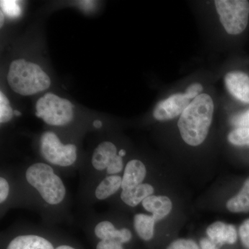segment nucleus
Returning <instances> with one entry per match:
<instances>
[{
	"label": "nucleus",
	"mask_w": 249,
	"mask_h": 249,
	"mask_svg": "<svg viewBox=\"0 0 249 249\" xmlns=\"http://www.w3.org/2000/svg\"><path fill=\"white\" fill-rule=\"evenodd\" d=\"M213 111V101L206 93H201L190 103L178 122L180 134L187 144L197 146L204 142L209 134Z\"/></svg>",
	"instance_id": "obj_1"
},
{
	"label": "nucleus",
	"mask_w": 249,
	"mask_h": 249,
	"mask_svg": "<svg viewBox=\"0 0 249 249\" xmlns=\"http://www.w3.org/2000/svg\"><path fill=\"white\" fill-rule=\"evenodd\" d=\"M8 83L15 92L31 96L48 89L51 79L37 64L18 59L11 62L7 75Z\"/></svg>",
	"instance_id": "obj_2"
},
{
	"label": "nucleus",
	"mask_w": 249,
	"mask_h": 249,
	"mask_svg": "<svg viewBox=\"0 0 249 249\" xmlns=\"http://www.w3.org/2000/svg\"><path fill=\"white\" fill-rule=\"evenodd\" d=\"M26 178L48 204H60L65 198L66 189L64 183L50 165L42 163L31 165L26 172Z\"/></svg>",
	"instance_id": "obj_3"
},
{
	"label": "nucleus",
	"mask_w": 249,
	"mask_h": 249,
	"mask_svg": "<svg viewBox=\"0 0 249 249\" xmlns=\"http://www.w3.org/2000/svg\"><path fill=\"white\" fill-rule=\"evenodd\" d=\"M73 108L68 100L47 93L36 103V116L50 125H66L73 119Z\"/></svg>",
	"instance_id": "obj_4"
},
{
	"label": "nucleus",
	"mask_w": 249,
	"mask_h": 249,
	"mask_svg": "<svg viewBox=\"0 0 249 249\" xmlns=\"http://www.w3.org/2000/svg\"><path fill=\"white\" fill-rule=\"evenodd\" d=\"M219 20L228 34L237 35L248 24L249 3L245 0H216Z\"/></svg>",
	"instance_id": "obj_5"
},
{
	"label": "nucleus",
	"mask_w": 249,
	"mask_h": 249,
	"mask_svg": "<svg viewBox=\"0 0 249 249\" xmlns=\"http://www.w3.org/2000/svg\"><path fill=\"white\" fill-rule=\"evenodd\" d=\"M40 152L49 163L59 166H70L77 158L76 145H64L58 136L52 132H46L41 136Z\"/></svg>",
	"instance_id": "obj_6"
},
{
	"label": "nucleus",
	"mask_w": 249,
	"mask_h": 249,
	"mask_svg": "<svg viewBox=\"0 0 249 249\" xmlns=\"http://www.w3.org/2000/svg\"><path fill=\"white\" fill-rule=\"evenodd\" d=\"M191 103L185 93H175L160 101L156 106L153 116L157 120H170L182 114Z\"/></svg>",
	"instance_id": "obj_7"
},
{
	"label": "nucleus",
	"mask_w": 249,
	"mask_h": 249,
	"mask_svg": "<svg viewBox=\"0 0 249 249\" xmlns=\"http://www.w3.org/2000/svg\"><path fill=\"white\" fill-rule=\"evenodd\" d=\"M225 84L229 92L239 101L249 103V77L241 71H232L225 76Z\"/></svg>",
	"instance_id": "obj_8"
},
{
	"label": "nucleus",
	"mask_w": 249,
	"mask_h": 249,
	"mask_svg": "<svg viewBox=\"0 0 249 249\" xmlns=\"http://www.w3.org/2000/svg\"><path fill=\"white\" fill-rule=\"evenodd\" d=\"M210 240L220 247L229 244L233 245L237 240V231L231 224L222 222H214L206 231Z\"/></svg>",
	"instance_id": "obj_9"
},
{
	"label": "nucleus",
	"mask_w": 249,
	"mask_h": 249,
	"mask_svg": "<svg viewBox=\"0 0 249 249\" xmlns=\"http://www.w3.org/2000/svg\"><path fill=\"white\" fill-rule=\"evenodd\" d=\"M146 168L140 160H131L126 165L121 188L123 191L132 189L142 184L146 176Z\"/></svg>",
	"instance_id": "obj_10"
},
{
	"label": "nucleus",
	"mask_w": 249,
	"mask_h": 249,
	"mask_svg": "<svg viewBox=\"0 0 249 249\" xmlns=\"http://www.w3.org/2000/svg\"><path fill=\"white\" fill-rule=\"evenodd\" d=\"M142 204L144 209L152 213L155 222L166 217L173 207L171 200L165 196H149L142 201Z\"/></svg>",
	"instance_id": "obj_11"
},
{
	"label": "nucleus",
	"mask_w": 249,
	"mask_h": 249,
	"mask_svg": "<svg viewBox=\"0 0 249 249\" xmlns=\"http://www.w3.org/2000/svg\"><path fill=\"white\" fill-rule=\"evenodd\" d=\"M117 155V149L112 142H101L93 152L91 163L97 170L107 169L108 165L114 157Z\"/></svg>",
	"instance_id": "obj_12"
},
{
	"label": "nucleus",
	"mask_w": 249,
	"mask_h": 249,
	"mask_svg": "<svg viewBox=\"0 0 249 249\" xmlns=\"http://www.w3.org/2000/svg\"><path fill=\"white\" fill-rule=\"evenodd\" d=\"M7 249H54L50 242L37 235H20L16 237Z\"/></svg>",
	"instance_id": "obj_13"
},
{
	"label": "nucleus",
	"mask_w": 249,
	"mask_h": 249,
	"mask_svg": "<svg viewBox=\"0 0 249 249\" xmlns=\"http://www.w3.org/2000/svg\"><path fill=\"white\" fill-rule=\"evenodd\" d=\"M154 191L155 190L151 185L148 183H142L132 189L123 191L121 194V198L124 204L132 207H135L149 196H152Z\"/></svg>",
	"instance_id": "obj_14"
},
{
	"label": "nucleus",
	"mask_w": 249,
	"mask_h": 249,
	"mask_svg": "<svg viewBox=\"0 0 249 249\" xmlns=\"http://www.w3.org/2000/svg\"><path fill=\"white\" fill-rule=\"evenodd\" d=\"M122 178L119 175H110L104 178L96 188L95 195L99 200H104L115 194L121 188Z\"/></svg>",
	"instance_id": "obj_15"
},
{
	"label": "nucleus",
	"mask_w": 249,
	"mask_h": 249,
	"mask_svg": "<svg viewBox=\"0 0 249 249\" xmlns=\"http://www.w3.org/2000/svg\"><path fill=\"white\" fill-rule=\"evenodd\" d=\"M155 222L152 215L137 214L134 216V229L139 237L143 240L148 241L153 237Z\"/></svg>",
	"instance_id": "obj_16"
},
{
	"label": "nucleus",
	"mask_w": 249,
	"mask_h": 249,
	"mask_svg": "<svg viewBox=\"0 0 249 249\" xmlns=\"http://www.w3.org/2000/svg\"><path fill=\"white\" fill-rule=\"evenodd\" d=\"M227 207L232 213L249 212V178L246 180L240 193L228 201Z\"/></svg>",
	"instance_id": "obj_17"
},
{
	"label": "nucleus",
	"mask_w": 249,
	"mask_h": 249,
	"mask_svg": "<svg viewBox=\"0 0 249 249\" xmlns=\"http://www.w3.org/2000/svg\"><path fill=\"white\" fill-rule=\"evenodd\" d=\"M94 231L96 237L101 240H119L121 242L122 237L121 229L117 230L114 224L108 221L98 223L95 227Z\"/></svg>",
	"instance_id": "obj_18"
},
{
	"label": "nucleus",
	"mask_w": 249,
	"mask_h": 249,
	"mask_svg": "<svg viewBox=\"0 0 249 249\" xmlns=\"http://www.w3.org/2000/svg\"><path fill=\"white\" fill-rule=\"evenodd\" d=\"M229 142L232 145H249V128L248 127H240L232 131L228 136Z\"/></svg>",
	"instance_id": "obj_19"
},
{
	"label": "nucleus",
	"mask_w": 249,
	"mask_h": 249,
	"mask_svg": "<svg viewBox=\"0 0 249 249\" xmlns=\"http://www.w3.org/2000/svg\"><path fill=\"white\" fill-rule=\"evenodd\" d=\"M14 111L10 106L9 99L3 91H0V123L6 124L13 119Z\"/></svg>",
	"instance_id": "obj_20"
},
{
	"label": "nucleus",
	"mask_w": 249,
	"mask_h": 249,
	"mask_svg": "<svg viewBox=\"0 0 249 249\" xmlns=\"http://www.w3.org/2000/svg\"><path fill=\"white\" fill-rule=\"evenodd\" d=\"M1 11L8 16L16 18L20 14V7L16 1H1Z\"/></svg>",
	"instance_id": "obj_21"
},
{
	"label": "nucleus",
	"mask_w": 249,
	"mask_h": 249,
	"mask_svg": "<svg viewBox=\"0 0 249 249\" xmlns=\"http://www.w3.org/2000/svg\"><path fill=\"white\" fill-rule=\"evenodd\" d=\"M167 249H199L196 242L186 239H179L174 241Z\"/></svg>",
	"instance_id": "obj_22"
},
{
	"label": "nucleus",
	"mask_w": 249,
	"mask_h": 249,
	"mask_svg": "<svg viewBox=\"0 0 249 249\" xmlns=\"http://www.w3.org/2000/svg\"><path fill=\"white\" fill-rule=\"evenodd\" d=\"M231 123L237 128H240V127L249 128V109L245 112L232 116Z\"/></svg>",
	"instance_id": "obj_23"
},
{
	"label": "nucleus",
	"mask_w": 249,
	"mask_h": 249,
	"mask_svg": "<svg viewBox=\"0 0 249 249\" xmlns=\"http://www.w3.org/2000/svg\"><path fill=\"white\" fill-rule=\"evenodd\" d=\"M124 168V162L122 157L117 155L111 160L107 168V173L109 175H116L121 173Z\"/></svg>",
	"instance_id": "obj_24"
},
{
	"label": "nucleus",
	"mask_w": 249,
	"mask_h": 249,
	"mask_svg": "<svg viewBox=\"0 0 249 249\" xmlns=\"http://www.w3.org/2000/svg\"><path fill=\"white\" fill-rule=\"evenodd\" d=\"M240 236L242 244L246 248L249 249V219L245 221L240 226Z\"/></svg>",
	"instance_id": "obj_25"
},
{
	"label": "nucleus",
	"mask_w": 249,
	"mask_h": 249,
	"mask_svg": "<svg viewBox=\"0 0 249 249\" xmlns=\"http://www.w3.org/2000/svg\"><path fill=\"white\" fill-rule=\"evenodd\" d=\"M203 91L202 85L199 83H194V84L190 85L187 88L185 94L187 97L189 98L190 100L195 99L198 96L200 95V93Z\"/></svg>",
	"instance_id": "obj_26"
},
{
	"label": "nucleus",
	"mask_w": 249,
	"mask_h": 249,
	"mask_svg": "<svg viewBox=\"0 0 249 249\" xmlns=\"http://www.w3.org/2000/svg\"><path fill=\"white\" fill-rule=\"evenodd\" d=\"M9 193V185L4 178H0V203L2 204L7 199Z\"/></svg>",
	"instance_id": "obj_27"
},
{
	"label": "nucleus",
	"mask_w": 249,
	"mask_h": 249,
	"mask_svg": "<svg viewBox=\"0 0 249 249\" xmlns=\"http://www.w3.org/2000/svg\"><path fill=\"white\" fill-rule=\"evenodd\" d=\"M201 249H219V246L216 245L209 238H203L200 240Z\"/></svg>",
	"instance_id": "obj_28"
},
{
	"label": "nucleus",
	"mask_w": 249,
	"mask_h": 249,
	"mask_svg": "<svg viewBox=\"0 0 249 249\" xmlns=\"http://www.w3.org/2000/svg\"><path fill=\"white\" fill-rule=\"evenodd\" d=\"M122 245L119 240L107 241V249H124Z\"/></svg>",
	"instance_id": "obj_29"
},
{
	"label": "nucleus",
	"mask_w": 249,
	"mask_h": 249,
	"mask_svg": "<svg viewBox=\"0 0 249 249\" xmlns=\"http://www.w3.org/2000/svg\"><path fill=\"white\" fill-rule=\"evenodd\" d=\"M96 249H107V241L101 240L98 242Z\"/></svg>",
	"instance_id": "obj_30"
},
{
	"label": "nucleus",
	"mask_w": 249,
	"mask_h": 249,
	"mask_svg": "<svg viewBox=\"0 0 249 249\" xmlns=\"http://www.w3.org/2000/svg\"><path fill=\"white\" fill-rule=\"evenodd\" d=\"M93 125L96 128H101L102 127L103 124L101 121L96 120L93 121Z\"/></svg>",
	"instance_id": "obj_31"
},
{
	"label": "nucleus",
	"mask_w": 249,
	"mask_h": 249,
	"mask_svg": "<svg viewBox=\"0 0 249 249\" xmlns=\"http://www.w3.org/2000/svg\"><path fill=\"white\" fill-rule=\"evenodd\" d=\"M0 16H1V18H0V21H1V23H0V27L1 28L3 27V24H4V14H3V12L1 11V12H0Z\"/></svg>",
	"instance_id": "obj_32"
},
{
	"label": "nucleus",
	"mask_w": 249,
	"mask_h": 249,
	"mask_svg": "<svg viewBox=\"0 0 249 249\" xmlns=\"http://www.w3.org/2000/svg\"><path fill=\"white\" fill-rule=\"evenodd\" d=\"M56 249H73V247H70V246L63 245L60 246V247H58Z\"/></svg>",
	"instance_id": "obj_33"
},
{
	"label": "nucleus",
	"mask_w": 249,
	"mask_h": 249,
	"mask_svg": "<svg viewBox=\"0 0 249 249\" xmlns=\"http://www.w3.org/2000/svg\"><path fill=\"white\" fill-rule=\"evenodd\" d=\"M125 155L126 152L124 150H121L119 152V155L121 157H124V156Z\"/></svg>",
	"instance_id": "obj_34"
},
{
	"label": "nucleus",
	"mask_w": 249,
	"mask_h": 249,
	"mask_svg": "<svg viewBox=\"0 0 249 249\" xmlns=\"http://www.w3.org/2000/svg\"><path fill=\"white\" fill-rule=\"evenodd\" d=\"M14 115H16V116H20L22 115V113L18 110H14Z\"/></svg>",
	"instance_id": "obj_35"
}]
</instances>
